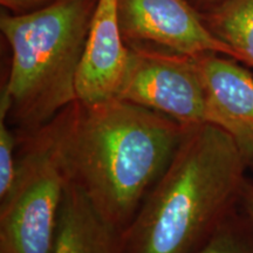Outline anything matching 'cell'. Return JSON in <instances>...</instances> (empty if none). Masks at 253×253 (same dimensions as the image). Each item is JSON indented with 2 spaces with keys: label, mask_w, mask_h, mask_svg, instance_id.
<instances>
[{
  "label": "cell",
  "mask_w": 253,
  "mask_h": 253,
  "mask_svg": "<svg viewBox=\"0 0 253 253\" xmlns=\"http://www.w3.org/2000/svg\"><path fill=\"white\" fill-rule=\"evenodd\" d=\"M67 183L125 231L169 166L189 126L120 99L80 101L49 123Z\"/></svg>",
  "instance_id": "obj_1"
},
{
  "label": "cell",
  "mask_w": 253,
  "mask_h": 253,
  "mask_svg": "<svg viewBox=\"0 0 253 253\" xmlns=\"http://www.w3.org/2000/svg\"><path fill=\"white\" fill-rule=\"evenodd\" d=\"M196 56L208 104V123L231 136L248 168L253 169V75L232 58Z\"/></svg>",
  "instance_id": "obj_7"
},
{
  "label": "cell",
  "mask_w": 253,
  "mask_h": 253,
  "mask_svg": "<svg viewBox=\"0 0 253 253\" xmlns=\"http://www.w3.org/2000/svg\"><path fill=\"white\" fill-rule=\"evenodd\" d=\"M97 0H61L26 14H1L12 52L0 101L18 137L39 130L77 101V75Z\"/></svg>",
  "instance_id": "obj_3"
},
{
  "label": "cell",
  "mask_w": 253,
  "mask_h": 253,
  "mask_svg": "<svg viewBox=\"0 0 253 253\" xmlns=\"http://www.w3.org/2000/svg\"><path fill=\"white\" fill-rule=\"evenodd\" d=\"M190 5L195 9H197L199 13L208 11V9L214 7V6L220 4L224 0H186Z\"/></svg>",
  "instance_id": "obj_15"
},
{
  "label": "cell",
  "mask_w": 253,
  "mask_h": 253,
  "mask_svg": "<svg viewBox=\"0 0 253 253\" xmlns=\"http://www.w3.org/2000/svg\"><path fill=\"white\" fill-rule=\"evenodd\" d=\"M61 0H0L2 7L13 12V14H26L39 11Z\"/></svg>",
  "instance_id": "obj_13"
},
{
  "label": "cell",
  "mask_w": 253,
  "mask_h": 253,
  "mask_svg": "<svg viewBox=\"0 0 253 253\" xmlns=\"http://www.w3.org/2000/svg\"><path fill=\"white\" fill-rule=\"evenodd\" d=\"M53 253H125L123 231L104 219L77 186L67 183Z\"/></svg>",
  "instance_id": "obj_9"
},
{
  "label": "cell",
  "mask_w": 253,
  "mask_h": 253,
  "mask_svg": "<svg viewBox=\"0 0 253 253\" xmlns=\"http://www.w3.org/2000/svg\"><path fill=\"white\" fill-rule=\"evenodd\" d=\"M129 49L128 71L118 99L185 126L208 123L207 95L195 58L147 46Z\"/></svg>",
  "instance_id": "obj_5"
},
{
  "label": "cell",
  "mask_w": 253,
  "mask_h": 253,
  "mask_svg": "<svg viewBox=\"0 0 253 253\" xmlns=\"http://www.w3.org/2000/svg\"><path fill=\"white\" fill-rule=\"evenodd\" d=\"M240 201H242L243 207H244L246 219L249 220L250 225L253 230V182H245Z\"/></svg>",
  "instance_id": "obj_14"
},
{
  "label": "cell",
  "mask_w": 253,
  "mask_h": 253,
  "mask_svg": "<svg viewBox=\"0 0 253 253\" xmlns=\"http://www.w3.org/2000/svg\"><path fill=\"white\" fill-rule=\"evenodd\" d=\"M119 0H97L79 65L77 100L99 103L118 99L128 71L130 49L123 39Z\"/></svg>",
  "instance_id": "obj_8"
},
{
  "label": "cell",
  "mask_w": 253,
  "mask_h": 253,
  "mask_svg": "<svg viewBox=\"0 0 253 253\" xmlns=\"http://www.w3.org/2000/svg\"><path fill=\"white\" fill-rule=\"evenodd\" d=\"M119 21L129 46H147L191 58L239 55L209 30L186 0H119Z\"/></svg>",
  "instance_id": "obj_6"
},
{
  "label": "cell",
  "mask_w": 253,
  "mask_h": 253,
  "mask_svg": "<svg viewBox=\"0 0 253 253\" xmlns=\"http://www.w3.org/2000/svg\"><path fill=\"white\" fill-rule=\"evenodd\" d=\"M248 169L219 126H189L123 231L125 253H199L242 198Z\"/></svg>",
  "instance_id": "obj_2"
},
{
  "label": "cell",
  "mask_w": 253,
  "mask_h": 253,
  "mask_svg": "<svg viewBox=\"0 0 253 253\" xmlns=\"http://www.w3.org/2000/svg\"><path fill=\"white\" fill-rule=\"evenodd\" d=\"M17 147H19L17 132L9 128L7 113L0 110V199L7 195L17 175Z\"/></svg>",
  "instance_id": "obj_12"
},
{
  "label": "cell",
  "mask_w": 253,
  "mask_h": 253,
  "mask_svg": "<svg viewBox=\"0 0 253 253\" xmlns=\"http://www.w3.org/2000/svg\"><path fill=\"white\" fill-rule=\"evenodd\" d=\"M199 253H253V230L249 220H240L232 213Z\"/></svg>",
  "instance_id": "obj_11"
},
{
  "label": "cell",
  "mask_w": 253,
  "mask_h": 253,
  "mask_svg": "<svg viewBox=\"0 0 253 253\" xmlns=\"http://www.w3.org/2000/svg\"><path fill=\"white\" fill-rule=\"evenodd\" d=\"M199 14L209 30L253 68V0H224Z\"/></svg>",
  "instance_id": "obj_10"
},
{
  "label": "cell",
  "mask_w": 253,
  "mask_h": 253,
  "mask_svg": "<svg viewBox=\"0 0 253 253\" xmlns=\"http://www.w3.org/2000/svg\"><path fill=\"white\" fill-rule=\"evenodd\" d=\"M18 138L17 175L0 199V253H53L67 179L48 125Z\"/></svg>",
  "instance_id": "obj_4"
}]
</instances>
